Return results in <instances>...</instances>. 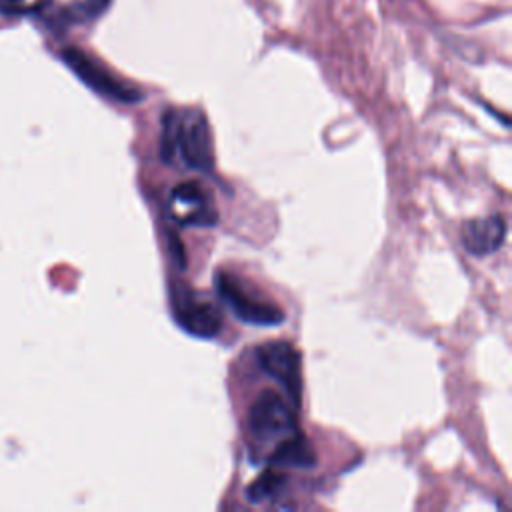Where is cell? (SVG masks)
<instances>
[{
  "mask_svg": "<svg viewBox=\"0 0 512 512\" xmlns=\"http://www.w3.org/2000/svg\"><path fill=\"white\" fill-rule=\"evenodd\" d=\"M268 460L272 466L312 468L318 458H316V452H314L312 444L308 442V438L298 432H292L276 444V448Z\"/></svg>",
  "mask_w": 512,
  "mask_h": 512,
  "instance_id": "cell-9",
  "label": "cell"
},
{
  "mask_svg": "<svg viewBox=\"0 0 512 512\" xmlns=\"http://www.w3.org/2000/svg\"><path fill=\"white\" fill-rule=\"evenodd\" d=\"M112 0H76L66 6H60V20L64 26L84 24L102 16Z\"/></svg>",
  "mask_w": 512,
  "mask_h": 512,
  "instance_id": "cell-10",
  "label": "cell"
},
{
  "mask_svg": "<svg viewBox=\"0 0 512 512\" xmlns=\"http://www.w3.org/2000/svg\"><path fill=\"white\" fill-rule=\"evenodd\" d=\"M172 314L182 330L198 338H212L222 328L220 308L190 288H172Z\"/></svg>",
  "mask_w": 512,
  "mask_h": 512,
  "instance_id": "cell-5",
  "label": "cell"
},
{
  "mask_svg": "<svg viewBox=\"0 0 512 512\" xmlns=\"http://www.w3.org/2000/svg\"><path fill=\"white\" fill-rule=\"evenodd\" d=\"M176 154L192 170H212L214 156L208 120L196 108H168L162 116L160 156L164 162H172Z\"/></svg>",
  "mask_w": 512,
  "mask_h": 512,
  "instance_id": "cell-1",
  "label": "cell"
},
{
  "mask_svg": "<svg viewBox=\"0 0 512 512\" xmlns=\"http://www.w3.org/2000/svg\"><path fill=\"white\" fill-rule=\"evenodd\" d=\"M214 284L218 296L238 320L254 326H278L284 322L286 314L276 302H270L260 294L248 292L244 282L238 280L234 274L220 270L214 278Z\"/></svg>",
  "mask_w": 512,
  "mask_h": 512,
  "instance_id": "cell-2",
  "label": "cell"
},
{
  "mask_svg": "<svg viewBox=\"0 0 512 512\" xmlns=\"http://www.w3.org/2000/svg\"><path fill=\"white\" fill-rule=\"evenodd\" d=\"M170 216L178 226H214L218 212L208 190L196 182L186 180L172 188Z\"/></svg>",
  "mask_w": 512,
  "mask_h": 512,
  "instance_id": "cell-7",
  "label": "cell"
},
{
  "mask_svg": "<svg viewBox=\"0 0 512 512\" xmlns=\"http://www.w3.org/2000/svg\"><path fill=\"white\" fill-rule=\"evenodd\" d=\"M60 58L88 88H92L100 96L124 104H134L142 100V92L138 88L114 76L102 62L92 58L88 52L70 46L60 52Z\"/></svg>",
  "mask_w": 512,
  "mask_h": 512,
  "instance_id": "cell-3",
  "label": "cell"
},
{
  "mask_svg": "<svg viewBox=\"0 0 512 512\" xmlns=\"http://www.w3.org/2000/svg\"><path fill=\"white\" fill-rule=\"evenodd\" d=\"M248 426L258 440H272L296 432V418L282 394L264 390L250 406Z\"/></svg>",
  "mask_w": 512,
  "mask_h": 512,
  "instance_id": "cell-6",
  "label": "cell"
},
{
  "mask_svg": "<svg viewBox=\"0 0 512 512\" xmlns=\"http://www.w3.org/2000/svg\"><path fill=\"white\" fill-rule=\"evenodd\" d=\"M284 484L286 474L276 468H268L246 488V498L250 502H264L268 498H274L284 488Z\"/></svg>",
  "mask_w": 512,
  "mask_h": 512,
  "instance_id": "cell-11",
  "label": "cell"
},
{
  "mask_svg": "<svg viewBox=\"0 0 512 512\" xmlns=\"http://www.w3.org/2000/svg\"><path fill=\"white\" fill-rule=\"evenodd\" d=\"M256 360L260 368L280 382L294 406L302 400V356L298 348L284 340L264 342L256 348Z\"/></svg>",
  "mask_w": 512,
  "mask_h": 512,
  "instance_id": "cell-4",
  "label": "cell"
},
{
  "mask_svg": "<svg viewBox=\"0 0 512 512\" xmlns=\"http://www.w3.org/2000/svg\"><path fill=\"white\" fill-rule=\"evenodd\" d=\"M18 4H20V0H0V8H4V10H14V8H18Z\"/></svg>",
  "mask_w": 512,
  "mask_h": 512,
  "instance_id": "cell-12",
  "label": "cell"
},
{
  "mask_svg": "<svg viewBox=\"0 0 512 512\" xmlns=\"http://www.w3.org/2000/svg\"><path fill=\"white\" fill-rule=\"evenodd\" d=\"M506 236V220L500 214L468 220L462 228V244L476 256L496 252Z\"/></svg>",
  "mask_w": 512,
  "mask_h": 512,
  "instance_id": "cell-8",
  "label": "cell"
}]
</instances>
